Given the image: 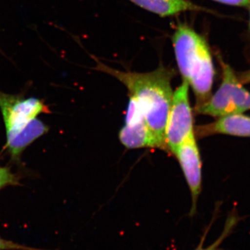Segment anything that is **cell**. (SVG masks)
Returning <instances> with one entry per match:
<instances>
[{
  "mask_svg": "<svg viewBox=\"0 0 250 250\" xmlns=\"http://www.w3.org/2000/svg\"><path fill=\"white\" fill-rule=\"evenodd\" d=\"M95 70L114 77L125 85L129 98L139 104L157 149L166 151L165 130L172 103L171 82L176 76L173 68L161 65L149 72L123 71L113 68L95 58Z\"/></svg>",
  "mask_w": 250,
  "mask_h": 250,
  "instance_id": "cell-1",
  "label": "cell"
},
{
  "mask_svg": "<svg viewBox=\"0 0 250 250\" xmlns=\"http://www.w3.org/2000/svg\"><path fill=\"white\" fill-rule=\"evenodd\" d=\"M179 71L183 81L191 87L197 106L211 96L215 69L205 39L185 23H179L172 38Z\"/></svg>",
  "mask_w": 250,
  "mask_h": 250,
  "instance_id": "cell-2",
  "label": "cell"
},
{
  "mask_svg": "<svg viewBox=\"0 0 250 250\" xmlns=\"http://www.w3.org/2000/svg\"><path fill=\"white\" fill-rule=\"evenodd\" d=\"M0 110L6 129L5 149L13 160L18 161L28 146L48 132L49 126L37 117L50 113V110L40 99L2 91H0Z\"/></svg>",
  "mask_w": 250,
  "mask_h": 250,
  "instance_id": "cell-3",
  "label": "cell"
},
{
  "mask_svg": "<svg viewBox=\"0 0 250 250\" xmlns=\"http://www.w3.org/2000/svg\"><path fill=\"white\" fill-rule=\"evenodd\" d=\"M220 63L223 78L221 84L208 101L195 107L196 114L220 118L250 110V92L243 87L229 64L221 59Z\"/></svg>",
  "mask_w": 250,
  "mask_h": 250,
  "instance_id": "cell-4",
  "label": "cell"
},
{
  "mask_svg": "<svg viewBox=\"0 0 250 250\" xmlns=\"http://www.w3.org/2000/svg\"><path fill=\"white\" fill-rule=\"evenodd\" d=\"M195 134L193 111L189 99V85L183 81L173 92L165 130L167 152L173 154L177 148Z\"/></svg>",
  "mask_w": 250,
  "mask_h": 250,
  "instance_id": "cell-5",
  "label": "cell"
},
{
  "mask_svg": "<svg viewBox=\"0 0 250 250\" xmlns=\"http://www.w3.org/2000/svg\"><path fill=\"white\" fill-rule=\"evenodd\" d=\"M181 166L192 198L190 215L195 214L202 190V160L195 134L188 137L173 153Z\"/></svg>",
  "mask_w": 250,
  "mask_h": 250,
  "instance_id": "cell-6",
  "label": "cell"
},
{
  "mask_svg": "<svg viewBox=\"0 0 250 250\" xmlns=\"http://www.w3.org/2000/svg\"><path fill=\"white\" fill-rule=\"evenodd\" d=\"M122 144L127 149L156 148V144L142 110L134 99L129 98L125 125L119 133Z\"/></svg>",
  "mask_w": 250,
  "mask_h": 250,
  "instance_id": "cell-7",
  "label": "cell"
},
{
  "mask_svg": "<svg viewBox=\"0 0 250 250\" xmlns=\"http://www.w3.org/2000/svg\"><path fill=\"white\" fill-rule=\"evenodd\" d=\"M195 136L204 138L213 134L250 137V117L243 113L220 117L214 123L195 127Z\"/></svg>",
  "mask_w": 250,
  "mask_h": 250,
  "instance_id": "cell-8",
  "label": "cell"
},
{
  "mask_svg": "<svg viewBox=\"0 0 250 250\" xmlns=\"http://www.w3.org/2000/svg\"><path fill=\"white\" fill-rule=\"evenodd\" d=\"M133 4L166 18L187 11H205L207 9L188 0H129Z\"/></svg>",
  "mask_w": 250,
  "mask_h": 250,
  "instance_id": "cell-9",
  "label": "cell"
},
{
  "mask_svg": "<svg viewBox=\"0 0 250 250\" xmlns=\"http://www.w3.org/2000/svg\"><path fill=\"white\" fill-rule=\"evenodd\" d=\"M238 219L235 215H231L229 218H228L226 223H225V228L223 232L221 233L220 236L217 238L212 244L209 246L204 248V243L206 241V238H207V234H208V231L210 229V227L207 228L206 229L205 232L204 233L203 236H202L201 239H200V243L198 246L194 250H223L220 248L221 245L223 244V242L226 240V238L229 235L232 233L233 230L236 228L237 223H238Z\"/></svg>",
  "mask_w": 250,
  "mask_h": 250,
  "instance_id": "cell-10",
  "label": "cell"
},
{
  "mask_svg": "<svg viewBox=\"0 0 250 250\" xmlns=\"http://www.w3.org/2000/svg\"><path fill=\"white\" fill-rule=\"evenodd\" d=\"M21 177L9 167L0 166V190L11 186L20 184Z\"/></svg>",
  "mask_w": 250,
  "mask_h": 250,
  "instance_id": "cell-11",
  "label": "cell"
},
{
  "mask_svg": "<svg viewBox=\"0 0 250 250\" xmlns=\"http://www.w3.org/2000/svg\"><path fill=\"white\" fill-rule=\"evenodd\" d=\"M0 250H45L31 248L0 238Z\"/></svg>",
  "mask_w": 250,
  "mask_h": 250,
  "instance_id": "cell-12",
  "label": "cell"
},
{
  "mask_svg": "<svg viewBox=\"0 0 250 250\" xmlns=\"http://www.w3.org/2000/svg\"><path fill=\"white\" fill-rule=\"evenodd\" d=\"M221 4L229 6H238V7H248L250 0H213Z\"/></svg>",
  "mask_w": 250,
  "mask_h": 250,
  "instance_id": "cell-13",
  "label": "cell"
},
{
  "mask_svg": "<svg viewBox=\"0 0 250 250\" xmlns=\"http://www.w3.org/2000/svg\"><path fill=\"white\" fill-rule=\"evenodd\" d=\"M238 78L242 84L250 83V70L241 73L239 76H238Z\"/></svg>",
  "mask_w": 250,
  "mask_h": 250,
  "instance_id": "cell-14",
  "label": "cell"
},
{
  "mask_svg": "<svg viewBox=\"0 0 250 250\" xmlns=\"http://www.w3.org/2000/svg\"><path fill=\"white\" fill-rule=\"evenodd\" d=\"M248 9L250 10V3L249 6H248Z\"/></svg>",
  "mask_w": 250,
  "mask_h": 250,
  "instance_id": "cell-15",
  "label": "cell"
}]
</instances>
